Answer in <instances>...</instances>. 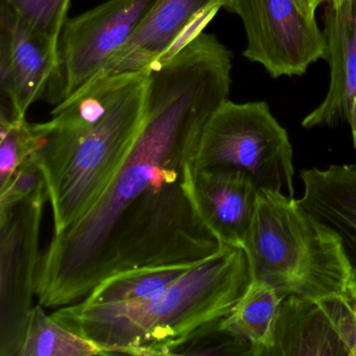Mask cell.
Wrapping results in <instances>:
<instances>
[{"label": "cell", "mask_w": 356, "mask_h": 356, "mask_svg": "<svg viewBox=\"0 0 356 356\" xmlns=\"http://www.w3.org/2000/svg\"><path fill=\"white\" fill-rule=\"evenodd\" d=\"M105 113L72 143L45 177L54 236L78 222L113 180L132 149L145 120L147 70L118 74Z\"/></svg>", "instance_id": "cell-4"}, {"label": "cell", "mask_w": 356, "mask_h": 356, "mask_svg": "<svg viewBox=\"0 0 356 356\" xmlns=\"http://www.w3.org/2000/svg\"><path fill=\"white\" fill-rule=\"evenodd\" d=\"M58 51L0 3V122L26 118L29 108L49 88Z\"/></svg>", "instance_id": "cell-10"}, {"label": "cell", "mask_w": 356, "mask_h": 356, "mask_svg": "<svg viewBox=\"0 0 356 356\" xmlns=\"http://www.w3.org/2000/svg\"><path fill=\"white\" fill-rule=\"evenodd\" d=\"M300 208L341 239L352 270H356V164L302 170Z\"/></svg>", "instance_id": "cell-14"}, {"label": "cell", "mask_w": 356, "mask_h": 356, "mask_svg": "<svg viewBox=\"0 0 356 356\" xmlns=\"http://www.w3.org/2000/svg\"><path fill=\"white\" fill-rule=\"evenodd\" d=\"M157 0H108L68 19L62 31L58 66L47 88L61 105L99 79L136 32Z\"/></svg>", "instance_id": "cell-6"}, {"label": "cell", "mask_w": 356, "mask_h": 356, "mask_svg": "<svg viewBox=\"0 0 356 356\" xmlns=\"http://www.w3.org/2000/svg\"><path fill=\"white\" fill-rule=\"evenodd\" d=\"M282 300L268 283L252 280L232 312L224 316L225 323L253 345L257 356H268Z\"/></svg>", "instance_id": "cell-15"}, {"label": "cell", "mask_w": 356, "mask_h": 356, "mask_svg": "<svg viewBox=\"0 0 356 356\" xmlns=\"http://www.w3.org/2000/svg\"><path fill=\"white\" fill-rule=\"evenodd\" d=\"M32 124L24 120L0 122V191L8 186L16 170L36 151Z\"/></svg>", "instance_id": "cell-20"}, {"label": "cell", "mask_w": 356, "mask_h": 356, "mask_svg": "<svg viewBox=\"0 0 356 356\" xmlns=\"http://www.w3.org/2000/svg\"><path fill=\"white\" fill-rule=\"evenodd\" d=\"M103 355L101 350L47 316L43 306L33 307L26 339L18 356Z\"/></svg>", "instance_id": "cell-17"}, {"label": "cell", "mask_w": 356, "mask_h": 356, "mask_svg": "<svg viewBox=\"0 0 356 356\" xmlns=\"http://www.w3.org/2000/svg\"><path fill=\"white\" fill-rule=\"evenodd\" d=\"M329 1H330V0H329Z\"/></svg>", "instance_id": "cell-24"}, {"label": "cell", "mask_w": 356, "mask_h": 356, "mask_svg": "<svg viewBox=\"0 0 356 356\" xmlns=\"http://www.w3.org/2000/svg\"><path fill=\"white\" fill-rule=\"evenodd\" d=\"M237 3L238 0H157L97 80L149 70L203 32L220 9L235 14Z\"/></svg>", "instance_id": "cell-9"}, {"label": "cell", "mask_w": 356, "mask_h": 356, "mask_svg": "<svg viewBox=\"0 0 356 356\" xmlns=\"http://www.w3.org/2000/svg\"><path fill=\"white\" fill-rule=\"evenodd\" d=\"M197 262L124 270L99 283L83 301L90 304H116L149 299L172 285Z\"/></svg>", "instance_id": "cell-16"}, {"label": "cell", "mask_w": 356, "mask_h": 356, "mask_svg": "<svg viewBox=\"0 0 356 356\" xmlns=\"http://www.w3.org/2000/svg\"><path fill=\"white\" fill-rule=\"evenodd\" d=\"M353 322L345 296L320 300L289 296L281 302L268 356H351Z\"/></svg>", "instance_id": "cell-11"}, {"label": "cell", "mask_w": 356, "mask_h": 356, "mask_svg": "<svg viewBox=\"0 0 356 356\" xmlns=\"http://www.w3.org/2000/svg\"><path fill=\"white\" fill-rule=\"evenodd\" d=\"M168 355L257 356V353L251 343L220 318L172 346Z\"/></svg>", "instance_id": "cell-18"}, {"label": "cell", "mask_w": 356, "mask_h": 356, "mask_svg": "<svg viewBox=\"0 0 356 356\" xmlns=\"http://www.w3.org/2000/svg\"><path fill=\"white\" fill-rule=\"evenodd\" d=\"M231 72V51L204 32L147 70L140 133L90 209L53 237L37 274L39 305H72L113 275L201 261L222 249L200 211L195 155L228 101Z\"/></svg>", "instance_id": "cell-1"}, {"label": "cell", "mask_w": 356, "mask_h": 356, "mask_svg": "<svg viewBox=\"0 0 356 356\" xmlns=\"http://www.w3.org/2000/svg\"><path fill=\"white\" fill-rule=\"evenodd\" d=\"M350 128H351L352 138H353L354 149H356V97L352 104L351 112H350L349 122Z\"/></svg>", "instance_id": "cell-23"}, {"label": "cell", "mask_w": 356, "mask_h": 356, "mask_svg": "<svg viewBox=\"0 0 356 356\" xmlns=\"http://www.w3.org/2000/svg\"><path fill=\"white\" fill-rule=\"evenodd\" d=\"M35 32L59 47L72 0H0Z\"/></svg>", "instance_id": "cell-19"}, {"label": "cell", "mask_w": 356, "mask_h": 356, "mask_svg": "<svg viewBox=\"0 0 356 356\" xmlns=\"http://www.w3.org/2000/svg\"><path fill=\"white\" fill-rule=\"evenodd\" d=\"M235 14L247 36L243 56L273 78L302 76L325 58L324 33L298 0H238Z\"/></svg>", "instance_id": "cell-8"}, {"label": "cell", "mask_w": 356, "mask_h": 356, "mask_svg": "<svg viewBox=\"0 0 356 356\" xmlns=\"http://www.w3.org/2000/svg\"><path fill=\"white\" fill-rule=\"evenodd\" d=\"M195 170L243 172L258 191L293 197V147L266 102H225L204 128Z\"/></svg>", "instance_id": "cell-5"}, {"label": "cell", "mask_w": 356, "mask_h": 356, "mask_svg": "<svg viewBox=\"0 0 356 356\" xmlns=\"http://www.w3.org/2000/svg\"><path fill=\"white\" fill-rule=\"evenodd\" d=\"M252 280L282 299L345 296L352 268L341 239L279 191H259L245 248Z\"/></svg>", "instance_id": "cell-3"}, {"label": "cell", "mask_w": 356, "mask_h": 356, "mask_svg": "<svg viewBox=\"0 0 356 356\" xmlns=\"http://www.w3.org/2000/svg\"><path fill=\"white\" fill-rule=\"evenodd\" d=\"M252 282L243 248L222 245L164 291L143 301L58 308L51 316L103 355H168L200 327L228 316Z\"/></svg>", "instance_id": "cell-2"}, {"label": "cell", "mask_w": 356, "mask_h": 356, "mask_svg": "<svg viewBox=\"0 0 356 356\" xmlns=\"http://www.w3.org/2000/svg\"><path fill=\"white\" fill-rule=\"evenodd\" d=\"M329 0H298V3L310 15L316 16V10L322 3H328Z\"/></svg>", "instance_id": "cell-22"}, {"label": "cell", "mask_w": 356, "mask_h": 356, "mask_svg": "<svg viewBox=\"0 0 356 356\" xmlns=\"http://www.w3.org/2000/svg\"><path fill=\"white\" fill-rule=\"evenodd\" d=\"M324 26V59L330 67V83L322 103L302 122L305 129L349 122L356 97V0L328 1Z\"/></svg>", "instance_id": "cell-12"}, {"label": "cell", "mask_w": 356, "mask_h": 356, "mask_svg": "<svg viewBox=\"0 0 356 356\" xmlns=\"http://www.w3.org/2000/svg\"><path fill=\"white\" fill-rule=\"evenodd\" d=\"M49 193L0 210V356H18L36 296Z\"/></svg>", "instance_id": "cell-7"}, {"label": "cell", "mask_w": 356, "mask_h": 356, "mask_svg": "<svg viewBox=\"0 0 356 356\" xmlns=\"http://www.w3.org/2000/svg\"><path fill=\"white\" fill-rule=\"evenodd\" d=\"M200 211L222 245L245 248L257 205L255 183L241 172H197Z\"/></svg>", "instance_id": "cell-13"}, {"label": "cell", "mask_w": 356, "mask_h": 356, "mask_svg": "<svg viewBox=\"0 0 356 356\" xmlns=\"http://www.w3.org/2000/svg\"><path fill=\"white\" fill-rule=\"evenodd\" d=\"M47 193L44 172L31 156L16 170L11 182L0 191V210Z\"/></svg>", "instance_id": "cell-21"}]
</instances>
